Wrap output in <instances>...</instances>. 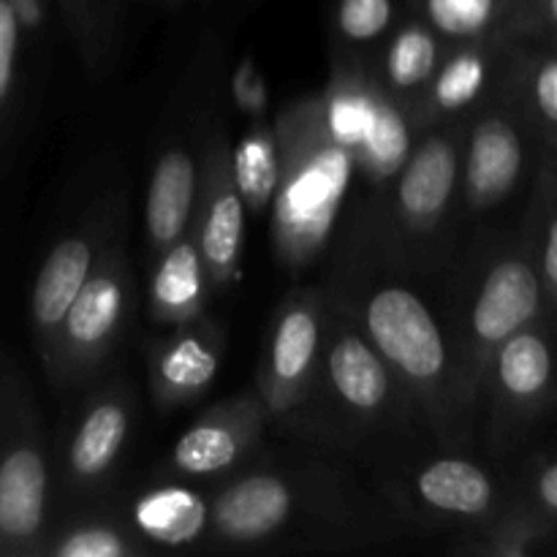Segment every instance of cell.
<instances>
[{
  "instance_id": "ffe728a7",
  "label": "cell",
  "mask_w": 557,
  "mask_h": 557,
  "mask_svg": "<svg viewBox=\"0 0 557 557\" xmlns=\"http://www.w3.org/2000/svg\"><path fill=\"white\" fill-rule=\"evenodd\" d=\"M500 0H424L433 25L446 36H476L493 22Z\"/></svg>"
},
{
  "instance_id": "7402d4cb",
  "label": "cell",
  "mask_w": 557,
  "mask_h": 557,
  "mask_svg": "<svg viewBox=\"0 0 557 557\" xmlns=\"http://www.w3.org/2000/svg\"><path fill=\"white\" fill-rule=\"evenodd\" d=\"M362 139H368V152L373 163H379L386 172L395 169L408 150L406 128H403L400 117L389 109L386 112H370Z\"/></svg>"
},
{
  "instance_id": "8fae6325",
  "label": "cell",
  "mask_w": 557,
  "mask_h": 557,
  "mask_svg": "<svg viewBox=\"0 0 557 557\" xmlns=\"http://www.w3.org/2000/svg\"><path fill=\"white\" fill-rule=\"evenodd\" d=\"M500 384L520 400L542 395L553 375V354L547 343L533 332H515L506 337V346L498 359Z\"/></svg>"
},
{
  "instance_id": "52a82bcc",
  "label": "cell",
  "mask_w": 557,
  "mask_h": 557,
  "mask_svg": "<svg viewBox=\"0 0 557 557\" xmlns=\"http://www.w3.org/2000/svg\"><path fill=\"white\" fill-rule=\"evenodd\" d=\"M194 199V163L185 152H169L161 158L150 185L147 223L152 237L169 243L183 232Z\"/></svg>"
},
{
  "instance_id": "5b68a950",
  "label": "cell",
  "mask_w": 557,
  "mask_h": 557,
  "mask_svg": "<svg viewBox=\"0 0 557 557\" xmlns=\"http://www.w3.org/2000/svg\"><path fill=\"white\" fill-rule=\"evenodd\" d=\"M522 169V145L504 120L479 125L468 156V183L479 199H498L517 183Z\"/></svg>"
},
{
  "instance_id": "1f68e13d",
  "label": "cell",
  "mask_w": 557,
  "mask_h": 557,
  "mask_svg": "<svg viewBox=\"0 0 557 557\" xmlns=\"http://www.w3.org/2000/svg\"><path fill=\"white\" fill-rule=\"evenodd\" d=\"M544 5H547V14H549V20H553L555 25H557V0H544Z\"/></svg>"
},
{
  "instance_id": "ba28073f",
  "label": "cell",
  "mask_w": 557,
  "mask_h": 557,
  "mask_svg": "<svg viewBox=\"0 0 557 557\" xmlns=\"http://www.w3.org/2000/svg\"><path fill=\"white\" fill-rule=\"evenodd\" d=\"M419 493L435 509L455 515H482L493 504V484L476 466L462 460H441L424 468Z\"/></svg>"
},
{
  "instance_id": "6da1fadb",
  "label": "cell",
  "mask_w": 557,
  "mask_h": 557,
  "mask_svg": "<svg viewBox=\"0 0 557 557\" xmlns=\"http://www.w3.org/2000/svg\"><path fill=\"white\" fill-rule=\"evenodd\" d=\"M368 326L381 351L413 379H435L446 364L444 337L433 315L406 288L375 294Z\"/></svg>"
},
{
  "instance_id": "4dcf8cb0",
  "label": "cell",
  "mask_w": 557,
  "mask_h": 557,
  "mask_svg": "<svg viewBox=\"0 0 557 557\" xmlns=\"http://www.w3.org/2000/svg\"><path fill=\"white\" fill-rule=\"evenodd\" d=\"M539 498L557 511V466H549L539 479Z\"/></svg>"
},
{
  "instance_id": "484cf974",
  "label": "cell",
  "mask_w": 557,
  "mask_h": 557,
  "mask_svg": "<svg viewBox=\"0 0 557 557\" xmlns=\"http://www.w3.org/2000/svg\"><path fill=\"white\" fill-rule=\"evenodd\" d=\"M123 553V542L109 531L74 533V536L58 549L60 557H120Z\"/></svg>"
},
{
  "instance_id": "7c38bea8",
  "label": "cell",
  "mask_w": 557,
  "mask_h": 557,
  "mask_svg": "<svg viewBox=\"0 0 557 557\" xmlns=\"http://www.w3.org/2000/svg\"><path fill=\"white\" fill-rule=\"evenodd\" d=\"M139 525L158 542H188L205 525V506L185 490H163L139 506Z\"/></svg>"
},
{
  "instance_id": "30bf717a",
  "label": "cell",
  "mask_w": 557,
  "mask_h": 557,
  "mask_svg": "<svg viewBox=\"0 0 557 557\" xmlns=\"http://www.w3.org/2000/svg\"><path fill=\"white\" fill-rule=\"evenodd\" d=\"M335 389L357 408H375L386 397V370L359 337H343L330 357Z\"/></svg>"
},
{
  "instance_id": "d6986e66",
  "label": "cell",
  "mask_w": 557,
  "mask_h": 557,
  "mask_svg": "<svg viewBox=\"0 0 557 557\" xmlns=\"http://www.w3.org/2000/svg\"><path fill=\"white\" fill-rule=\"evenodd\" d=\"M435 65V41L422 27H408L392 44L389 74L400 87L428 79Z\"/></svg>"
},
{
  "instance_id": "cb8c5ba5",
  "label": "cell",
  "mask_w": 557,
  "mask_h": 557,
  "mask_svg": "<svg viewBox=\"0 0 557 557\" xmlns=\"http://www.w3.org/2000/svg\"><path fill=\"white\" fill-rule=\"evenodd\" d=\"M392 20L389 0H341L337 22L341 30L354 41H368L375 38Z\"/></svg>"
},
{
  "instance_id": "e0dca14e",
  "label": "cell",
  "mask_w": 557,
  "mask_h": 557,
  "mask_svg": "<svg viewBox=\"0 0 557 557\" xmlns=\"http://www.w3.org/2000/svg\"><path fill=\"white\" fill-rule=\"evenodd\" d=\"M199 294V261L190 245H180L166 256L156 277V297L163 308L183 310Z\"/></svg>"
},
{
  "instance_id": "9a60e30c",
  "label": "cell",
  "mask_w": 557,
  "mask_h": 557,
  "mask_svg": "<svg viewBox=\"0 0 557 557\" xmlns=\"http://www.w3.org/2000/svg\"><path fill=\"white\" fill-rule=\"evenodd\" d=\"M315 341H319V326H315L313 315L305 310L288 313L277 330L275 346H272V368H275L277 379L297 381L313 359Z\"/></svg>"
},
{
  "instance_id": "9c48e42d",
  "label": "cell",
  "mask_w": 557,
  "mask_h": 557,
  "mask_svg": "<svg viewBox=\"0 0 557 557\" xmlns=\"http://www.w3.org/2000/svg\"><path fill=\"white\" fill-rule=\"evenodd\" d=\"M455 152L446 141L433 139L408 166L400 185V201L411 215H435L444 210L455 188Z\"/></svg>"
},
{
  "instance_id": "7a4b0ae2",
  "label": "cell",
  "mask_w": 557,
  "mask_h": 557,
  "mask_svg": "<svg viewBox=\"0 0 557 557\" xmlns=\"http://www.w3.org/2000/svg\"><path fill=\"white\" fill-rule=\"evenodd\" d=\"M539 310V277L525 261H504L487 275L473 308V330L482 341L500 343L520 332Z\"/></svg>"
},
{
  "instance_id": "2e32d148",
  "label": "cell",
  "mask_w": 557,
  "mask_h": 557,
  "mask_svg": "<svg viewBox=\"0 0 557 557\" xmlns=\"http://www.w3.org/2000/svg\"><path fill=\"white\" fill-rule=\"evenodd\" d=\"M237 455V441L223 428H196L183 435L174 449V462L185 473H212L226 468Z\"/></svg>"
},
{
  "instance_id": "ac0fdd59",
  "label": "cell",
  "mask_w": 557,
  "mask_h": 557,
  "mask_svg": "<svg viewBox=\"0 0 557 557\" xmlns=\"http://www.w3.org/2000/svg\"><path fill=\"white\" fill-rule=\"evenodd\" d=\"M243 239V201L226 194L215 201L205 226V253L212 264H232Z\"/></svg>"
},
{
  "instance_id": "f546056e",
  "label": "cell",
  "mask_w": 557,
  "mask_h": 557,
  "mask_svg": "<svg viewBox=\"0 0 557 557\" xmlns=\"http://www.w3.org/2000/svg\"><path fill=\"white\" fill-rule=\"evenodd\" d=\"M544 277L557 294V218L549 223L547 245H544Z\"/></svg>"
},
{
  "instance_id": "d4e9b609",
  "label": "cell",
  "mask_w": 557,
  "mask_h": 557,
  "mask_svg": "<svg viewBox=\"0 0 557 557\" xmlns=\"http://www.w3.org/2000/svg\"><path fill=\"white\" fill-rule=\"evenodd\" d=\"M212 370H215V362H212L210 354L201 346H196V343H185V346H180L172 357H166V375L172 381H177V384H205L212 375Z\"/></svg>"
},
{
  "instance_id": "f1b7e54d",
  "label": "cell",
  "mask_w": 557,
  "mask_h": 557,
  "mask_svg": "<svg viewBox=\"0 0 557 557\" xmlns=\"http://www.w3.org/2000/svg\"><path fill=\"white\" fill-rule=\"evenodd\" d=\"M536 103L547 123L557 125V60L542 65L536 76Z\"/></svg>"
},
{
  "instance_id": "4fadbf2b",
  "label": "cell",
  "mask_w": 557,
  "mask_h": 557,
  "mask_svg": "<svg viewBox=\"0 0 557 557\" xmlns=\"http://www.w3.org/2000/svg\"><path fill=\"white\" fill-rule=\"evenodd\" d=\"M125 438V413L117 406L107 403L98 406L90 417L85 419L82 430L76 433L74 446H71V462L79 473L92 476L101 473L117 455L120 444Z\"/></svg>"
},
{
  "instance_id": "83f0119b",
  "label": "cell",
  "mask_w": 557,
  "mask_h": 557,
  "mask_svg": "<svg viewBox=\"0 0 557 557\" xmlns=\"http://www.w3.org/2000/svg\"><path fill=\"white\" fill-rule=\"evenodd\" d=\"M368 117H370L368 109L359 107V103H351V101L337 103L335 112H332V123H335L337 136H343V139H351V141L362 139L364 128H368Z\"/></svg>"
},
{
  "instance_id": "3957f363",
  "label": "cell",
  "mask_w": 557,
  "mask_h": 557,
  "mask_svg": "<svg viewBox=\"0 0 557 557\" xmlns=\"http://www.w3.org/2000/svg\"><path fill=\"white\" fill-rule=\"evenodd\" d=\"M47 468L38 451L14 449L0 460V536L27 539L44 520Z\"/></svg>"
},
{
  "instance_id": "8992f818",
  "label": "cell",
  "mask_w": 557,
  "mask_h": 557,
  "mask_svg": "<svg viewBox=\"0 0 557 557\" xmlns=\"http://www.w3.org/2000/svg\"><path fill=\"white\" fill-rule=\"evenodd\" d=\"M87 270H90V248L82 239L60 243L38 272L33 288V315L47 326L60 324L79 288L85 286Z\"/></svg>"
},
{
  "instance_id": "4316f807",
  "label": "cell",
  "mask_w": 557,
  "mask_h": 557,
  "mask_svg": "<svg viewBox=\"0 0 557 557\" xmlns=\"http://www.w3.org/2000/svg\"><path fill=\"white\" fill-rule=\"evenodd\" d=\"M16 11L9 0H0V103L5 101L11 87V74H14V54H16Z\"/></svg>"
},
{
  "instance_id": "277c9868",
  "label": "cell",
  "mask_w": 557,
  "mask_h": 557,
  "mask_svg": "<svg viewBox=\"0 0 557 557\" xmlns=\"http://www.w3.org/2000/svg\"><path fill=\"white\" fill-rule=\"evenodd\" d=\"M292 495L286 484L272 476H250L234 484L215 504V520L223 533L237 539H256L275 531L288 515Z\"/></svg>"
},
{
  "instance_id": "5bb4252c",
  "label": "cell",
  "mask_w": 557,
  "mask_h": 557,
  "mask_svg": "<svg viewBox=\"0 0 557 557\" xmlns=\"http://www.w3.org/2000/svg\"><path fill=\"white\" fill-rule=\"evenodd\" d=\"M120 310V292L109 277H96L79 288L65 313L69 335L79 343H96L112 330Z\"/></svg>"
},
{
  "instance_id": "44dd1931",
  "label": "cell",
  "mask_w": 557,
  "mask_h": 557,
  "mask_svg": "<svg viewBox=\"0 0 557 557\" xmlns=\"http://www.w3.org/2000/svg\"><path fill=\"white\" fill-rule=\"evenodd\" d=\"M275 156L272 147L261 139L243 141L237 150V180L243 194L248 196L253 205H264L267 196L272 194L275 185Z\"/></svg>"
},
{
  "instance_id": "603a6c76",
  "label": "cell",
  "mask_w": 557,
  "mask_h": 557,
  "mask_svg": "<svg viewBox=\"0 0 557 557\" xmlns=\"http://www.w3.org/2000/svg\"><path fill=\"white\" fill-rule=\"evenodd\" d=\"M484 85V63L476 54H460L451 60L435 85V96L446 109H457L479 96Z\"/></svg>"
}]
</instances>
